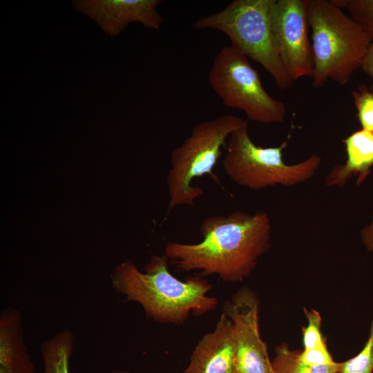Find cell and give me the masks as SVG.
I'll use <instances>...</instances> for the list:
<instances>
[{
    "instance_id": "obj_1",
    "label": "cell",
    "mask_w": 373,
    "mask_h": 373,
    "mask_svg": "<svg viewBox=\"0 0 373 373\" xmlns=\"http://www.w3.org/2000/svg\"><path fill=\"white\" fill-rule=\"evenodd\" d=\"M271 223L265 212L234 211L213 216L200 224L202 240L195 244L169 242L164 255L180 271H200L225 282L249 276L270 247Z\"/></svg>"
},
{
    "instance_id": "obj_2",
    "label": "cell",
    "mask_w": 373,
    "mask_h": 373,
    "mask_svg": "<svg viewBox=\"0 0 373 373\" xmlns=\"http://www.w3.org/2000/svg\"><path fill=\"white\" fill-rule=\"evenodd\" d=\"M169 263L165 255L153 256L141 272L126 260L113 271V287L160 323L181 325L191 313L202 315L216 308L218 301L207 296L211 285L206 279L200 276L179 280L170 273Z\"/></svg>"
},
{
    "instance_id": "obj_3",
    "label": "cell",
    "mask_w": 373,
    "mask_h": 373,
    "mask_svg": "<svg viewBox=\"0 0 373 373\" xmlns=\"http://www.w3.org/2000/svg\"><path fill=\"white\" fill-rule=\"evenodd\" d=\"M308 19L314 55L312 86L320 88L329 79L346 85L361 68L372 41L332 0H309Z\"/></svg>"
},
{
    "instance_id": "obj_4",
    "label": "cell",
    "mask_w": 373,
    "mask_h": 373,
    "mask_svg": "<svg viewBox=\"0 0 373 373\" xmlns=\"http://www.w3.org/2000/svg\"><path fill=\"white\" fill-rule=\"evenodd\" d=\"M273 0H233L223 10L196 19V30L214 29L224 33L231 46L260 64L280 88L293 86L274 37L271 8Z\"/></svg>"
},
{
    "instance_id": "obj_5",
    "label": "cell",
    "mask_w": 373,
    "mask_h": 373,
    "mask_svg": "<svg viewBox=\"0 0 373 373\" xmlns=\"http://www.w3.org/2000/svg\"><path fill=\"white\" fill-rule=\"evenodd\" d=\"M248 120L231 114H222L195 124L188 137L171 153V169L166 177L169 196L168 211L184 205H193L203 194L192 181L212 170L220 157L232 133Z\"/></svg>"
},
{
    "instance_id": "obj_6",
    "label": "cell",
    "mask_w": 373,
    "mask_h": 373,
    "mask_svg": "<svg viewBox=\"0 0 373 373\" xmlns=\"http://www.w3.org/2000/svg\"><path fill=\"white\" fill-rule=\"evenodd\" d=\"M285 140L278 146L262 147L251 140L248 121L229 136L222 160L224 171L237 184L254 190L281 184L289 186L312 178L321 164L316 154L289 165L283 160Z\"/></svg>"
},
{
    "instance_id": "obj_7",
    "label": "cell",
    "mask_w": 373,
    "mask_h": 373,
    "mask_svg": "<svg viewBox=\"0 0 373 373\" xmlns=\"http://www.w3.org/2000/svg\"><path fill=\"white\" fill-rule=\"evenodd\" d=\"M208 80L226 106L242 110L248 119L265 124L285 120L284 103L267 93L249 58L231 45L215 56Z\"/></svg>"
},
{
    "instance_id": "obj_8",
    "label": "cell",
    "mask_w": 373,
    "mask_h": 373,
    "mask_svg": "<svg viewBox=\"0 0 373 373\" xmlns=\"http://www.w3.org/2000/svg\"><path fill=\"white\" fill-rule=\"evenodd\" d=\"M309 0H273L271 28L280 57L291 79L312 77L314 55L309 39Z\"/></svg>"
},
{
    "instance_id": "obj_9",
    "label": "cell",
    "mask_w": 373,
    "mask_h": 373,
    "mask_svg": "<svg viewBox=\"0 0 373 373\" xmlns=\"http://www.w3.org/2000/svg\"><path fill=\"white\" fill-rule=\"evenodd\" d=\"M258 311V299L247 287L224 303L223 313L233 325L236 373H273L266 344L260 334Z\"/></svg>"
},
{
    "instance_id": "obj_10",
    "label": "cell",
    "mask_w": 373,
    "mask_h": 373,
    "mask_svg": "<svg viewBox=\"0 0 373 373\" xmlns=\"http://www.w3.org/2000/svg\"><path fill=\"white\" fill-rule=\"evenodd\" d=\"M162 0H73L75 10L89 17L110 37L122 32L131 23L157 30L163 18L157 10Z\"/></svg>"
},
{
    "instance_id": "obj_11",
    "label": "cell",
    "mask_w": 373,
    "mask_h": 373,
    "mask_svg": "<svg viewBox=\"0 0 373 373\" xmlns=\"http://www.w3.org/2000/svg\"><path fill=\"white\" fill-rule=\"evenodd\" d=\"M184 373H236L233 325L224 313L198 341Z\"/></svg>"
},
{
    "instance_id": "obj_12",
    "label": "cell",
    "mask_w": 373,
    "mask_h": 373,
    "mask_svg": "<svg viewBox=\"0 0 373 373\" xmlns=\"http://www.w3.org/2000/svg\"><path fill=\"white\" fill-rule=\"evenodd\" d=\"M347 160L345 164L335 166L325 178L327 186L343 187L353 175L360 185L370 173L373 166V132L361 128L343 140Z\"/></svg>"
},
{
    "instance_id": "obj_13",
    "label": "cell",
    "mask_w": 373,
    "mask_h": 373,
    "mask_svg": "<svg viewBox=\"0 0 373 373\" xmlns=\"http://www.w3.org/2000/svg\"><path fill=\"white\" fill-rule=\"evenodd\" d=\"M21 318L14 309H6L0 318V373H35L21 335Z\"/></svg>"
},
{
    "instance_id": "obj_14",
    "label": "cell",
    "mask_w": 373,
    "mask_h": 373,
    "mask_svg": "<svg viewBox=\"0 0 373 373\" xmlns=\"http://www.w3.org/2000/svg\"><path fill=\"white\" fill-rule=\"evenodd\" d=\"M73 339L70 331L66 329L42 343L41 351L44 373H70L69 360Z\"/></svg>"
},
{
    "instance_id": "obj_15",
    "label": "cell",
    "mask_w": 373,
    "mask_h": 373,
    "mask_svg": "<svg viewBox=\"0 0 373 373\" xmlns=\"http://www.w3.org/2000/svg\"><path fill=\"white\" fill-rule=\"evenodd\" d=\"M275 356L271 361L273 373H338L339 363L312 366L303 363L300 351H292L285 343L275 349Z\"/></svg>"
},
{
    "instance_id": "obj_16",
    "label": "cell",
    "mask_w": 373,
    "mask_h": 373,
    "mask_svg": "<svg viewBox=\"0 0 373 373\" xmlns=\"http://www.w3.org/2000/svg\"><path fill=\"white\" fill-rule=\"evenodd\" d=\"M345 9L373 43V0H332Z\"/></svg>"
},
{
    "instance_id": "obj_17",
    "label": "cell",
    "mask_w": 373,
    "mask_h": 373,
    "mask_svg": "<svg viewBox=\"0 0 373 373\" xmlns=\"http://www.w3.org/2000/svg\"><path fill=\"white\" fill-rule=\"evenodd\" d=\"M338 373H373V320L363 350L354 357L340 363Z\"/></svg>"
},
{
    "instance_id": "obj_18",
    "label": "cell",
    "mask_w": 373,
    "mask_h": 373,
    "mask_svg": "<svg viewBox=\"0 0 373 373\" xmlns=\"http://www.w3.org/2000/svg\"><path fill=\"white\" fill-rule=\"evenodd\" d=\"M352 95L361 128L373 132V92L367 85L360 84Z\"/></svg>"
},
{
    "instance_id": "obj_19",
    "label": "cell",
    "mask_w": 373,
    "mask_h": 373,
    "mask_svg": "<svg viewBox=\"0 0 373 373\" xmlns=\"http://www.w3.org/2000/svg\"><path fill=\"white\" fill-rule=\"evenodd\" d=\"M308 324L303 328L304 350H312L326 347L325 338H323L321 332V316L314 310L304 309Z\"/></svg>"
},
{
    "instance_id": "obj_20",
    "label": "cell",
    "mask_w": 373,
    "mask_h": 373,
    "mask_svg": "<svg viewBox=\"0 0 373 373\" xmlns=\"http://www.w3.org/2000/svg\"><path fill=\"white\" fill-rule=\"evenodd\" d=\"M300 358L303 363L312 366L330 365L335 363L327 347L300 352Z\"/></svg>"
},
{
    "instance_id": "obj_21",
    "label": "cell",
    "mask_w": 373,
    "mask_h": 373,
    "mask_svg": "<svg viewBox=\"0 0 373 373\" xmlns=\"http://www.w3.org/2000/svg\"><path fill=\"white\" fill-rule=\"evenodd\" d=\"M362 240L367 251H373V220L370 225L361 231Z\"/></svg>"
},
{
    "instance_id": "obj_22",
    "label": "cell",
    "mask_w": 373,
    "mask_h": 373,
    "mask_svg": "<svg viewBox=\"0 0 373 373\" xmlns=\"http://www.w3.org/2000/svg\"><path fill=\"white\" fill-rule=\"evenodd\" d=\"M361 68L367 75L373 78V43L370 46Z\"/></svg>"
},
{
    "instance_id": "obj_23",
    "label": "cell",
    "mask_w": 373,
    "mask_h": 373,
    "mask_svg": "<svg viewBox=\"0 0 373 373\" xmlns=\"http://www.w3.org/2000/svg\"><path fill=\"white\" fill-rule=\"evenodd\" d=\"M112 373H129V372H126V371H119V370H117V371H114Z\"/></svg>"
}]
</instances>
